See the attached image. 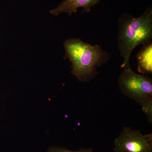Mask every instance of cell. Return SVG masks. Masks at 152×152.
<instances>
[{
    "mask_svg": "<svg viewBox=\"0 0 152 152\" xmlns=\"http://www.w3.org/2000/svg\"><path fill=\"white\" fill-rule=\"evenodd\" d=\"M124 69L118 79L120 89L124 95L141 106L148 121L152 123V79L147 75L136 73L131 67Z\"/></svg>",
    "mask_w": 152,
    "mask_h": 152,
    "instance_id": "cell-3",
    "label": "cell"
},
{
    "mask_svg": "<svg viewBox=\"0 0 152 152\" xmlns=\"http://www.w3.org/2000/svg\"><path fill=\"white\" fill-rule=\"evenodd\" d=\"M1 18H0V23H1Z\"/></svg>",
    "mask_w": 152,
    "mask_h": 152,
    "instance_id": "cell-8",
    "label": "cell"
},
{
    "mask_svg": "<svg viewBox=\"0 0 152 152\" xmlns=\"http://www.w3.org/2000/svg\"><path fill=\"white\" fill-rule=\"evenodd\" d=\"M101 0H64L56 8L50 11V14L54 16L65 13L69 16L73 13H76L79 8H83V12H89L92 7L99 2Z\"/></svg>",
    "mask_w": 152,
    "mask_h": 152,
    "instance_id": "cell-5",
    "label": "cell"
},
{
    "mask_svg": "<svg viewBox=\"0 0 152 152\" xmlns=\"http://www.w3.org/2000/svg\"><path fill=\"white\" fill-rule=\"evenodd\" d=\"M92 148H81L77 151H72L63 147L51 146L49 147L47 152H93Z\"/></svg>",
    "mask_w": 152,
    "mask_h": 152,
    "instance_id": "cell-7",
    "label": "cell"
},
{
    "mask_svg": "<svg viewBox=\"0 0 152 152\" xmlns=\"http://www.w3.org/2000/svg\"><path fill=\"white\" fill-rule=\"evenodd\" d=\"M114 145L115 152H152V134L144 135L140 131L125 126Z\"/></svg>",
    "mask_w": 152,
    "mask_h": 152,
    "instance_id": "cell-4",
    "label": "cell"
},
{
    "mask_svg": "<svg viewBox=\"0 0 152 152\" xmlns=\"http://www.w3.org/2000/svg\"><path fill=\"white\" fill-rule=\"evenodd\" d=\"M137 60V70L142 75L152 74V43L145 44L136 56Z\"/></svg>",
    "mask_w": 152,
    "mask_h": 152,
    "instance_id": "cell-6",
    "label": "cell"
},
{
    "mask_svg": "<svg viewBox=\"0 0 152 152\" xmlns=\"http://www.w3.org/2000/svg\"><path fill=\"white\" fill-rule=\"evenodd\" d=\"M118 48L123 58L121 67H129L133 51L140 45L151 42L152 38V7L150 6L140 16L135 18L125 12L118 19Z\"/></svg>",
    "mask_w": 152,
    "mask_h": 152,
    "instance_id": "cell-1",
    "label": "cell"
},
{
    "mask_svg": "<svg viewBox=\"0 0 152 152\" xmlns=\"http://www.w3.org/2000/svg\"><path fill=\"white\" fill-rule=\"evenodd\" d=\"M64 46L65 58L72 63L71 73L80 82H89L94 79L97 75V68L110 59V54L100 46L92 45L79 38L66 39Z\"/></svg>",
    "mask_w": 152,
    "mask_h": 152,
    "instance_id": "cell-2",
    "label": "cell"
}]
</instances>
